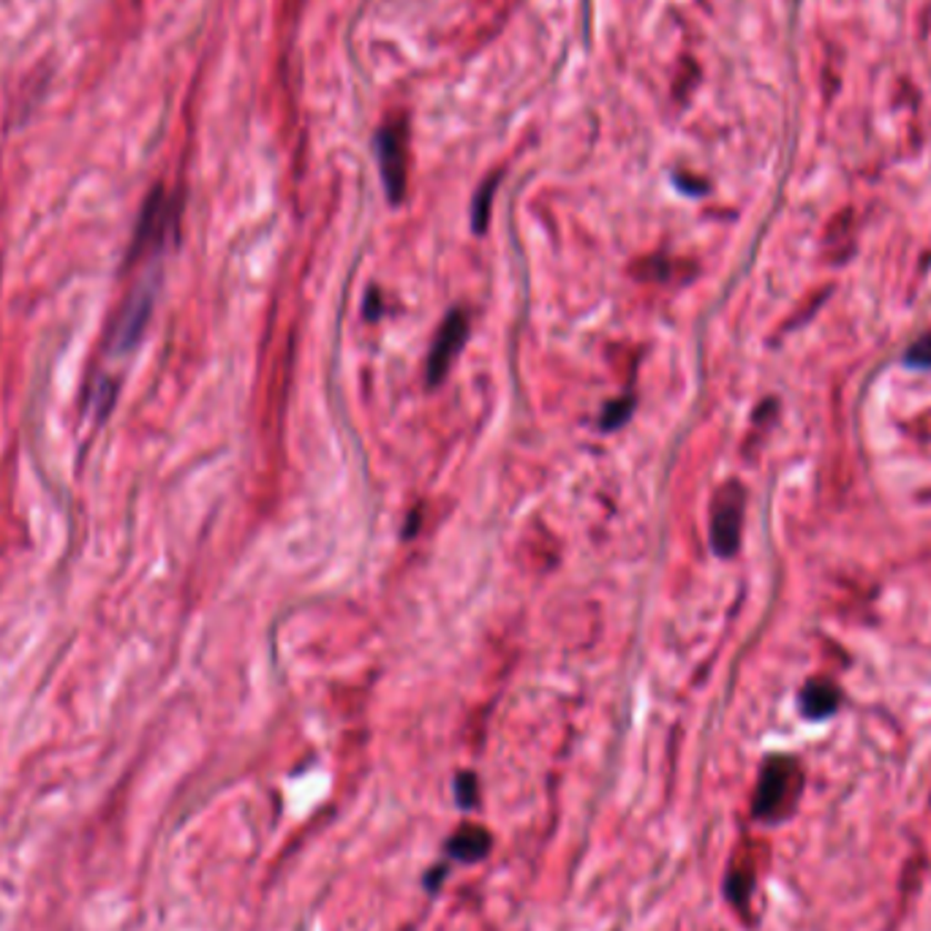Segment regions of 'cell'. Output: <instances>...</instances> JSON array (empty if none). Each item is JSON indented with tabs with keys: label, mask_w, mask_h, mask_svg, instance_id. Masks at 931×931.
Segmentation results:
<instances>
[{
	"label": "cell",
	"mask_w": 931,
	"mask_h": 931,
	"mask_svg": "<svg viewBox=\"0 0 931 931\" xmlns=\"http://www.w3.org/2000/svg\"><path fill=\"white\" fill-rule=\"evenodd\" d=\"M904 362L912 368H923V371H931V330L927 332V336L918 338V341L912 343L910 349H907Z\"/></svg>",
	"instance_id": "obj_12"
},
{
	"label": "cell",
	"mask_w": 931,
	"mask_h": 931,
	"mask_svg": "<svg viewBox=\"0 0 931 931\" xmlns=\"http://www.w3.org/2000/svg\"><path fill=\"white\" fill-rule=\"evenodd\" d=\"M803 788V771L790 754H773L760 768L752 798V814L763 822H782L793 814Z\"/></svg>",
	"instance_id": "obj_1"
},
{
	"label": "cell",
	"mask_w": 931,
	"mask_h": 931,
	"mask_svg": "<svg viewBox=\"0 0 931 931\" xmlns=\"http://www.w3.org/2000/svg\"><path fill=\"white\" fill-rule=\"evenodd\" d=\"M174 229V204L167 197L164 189H156L144 202L142 216H139L134 243H131V259L142 257V253L161 251L167 238Z\"/></svg>",
	"instance_id": "obj_4"
},
{
	"label": "cell",
	"mask_w": 931,
	"mask_h": 931,
	"mask_svg": "<svg viewBox=\"0 0 931 931\" xmlns=\"http://www.w3.org/2000/svg\"><path fill=\"white\" fill-rule=\"evenodd\" d=\"M743 507H747V491L741 482H728L719 488L711 504V545L719 555H733L741 545Z\"/></svg>",
	"instance_id": "obj_2"
},
{
	"label": "cell",
	"mask_w": 931,
	"mask_h": 931,
	"mask_svg": "<svg viewBox=\"0 0 931 931\" xmlns=\"http://www.w3.org/2000/svg\"><path fill=\"white\" fill-rule=\"evenodd\" d=\"M153 298L156 289L150 283H142V287L134 289L126 300L123 311L114 319L110 330V349L112 352H129L131 347L139 341L144 328H148L150 311H153Z\"/></svg>",
	"instance_id": "obj_5"
},
{
	"label": "cell",
	"mask_w": 931,
	"mask_h": 931,
	"mask_svg": "<svg viewBox=\"0 0 931 931\" xmlns=\"http://www.w3.org/2000/svg\"><path fill=\"white\" fill-rule=\"evenodd\" d=\"M456 798H458V807L463 809H474L477 801H480V782H477V777L471 771H461L456 779Z\"/></svg>",
	"instance_id": "obj_11"
},
{
	"label": "cell",
	"mask_w": 931,
	"mask_h": 931,
	"mask_svg": "<svg viewBox=\"0 0 931 931\" xmlns=\"http://www.w3.org/2000/svg\"><path fill=\"white\" fill-rule=\"evenodd\" d=\"M377 159L390 202H401L407 193V123L392 120L377 131Z\"/></svg>",
	"instance_id": "obj_3"
},
{
	"label": "cell",
	"mask_w": 931,
	"mask_h": 931,
	"mask_svg": "<svg viewBox=\"0 0 931 931\" xmlns=\"http://www.w3.org/2000/svg\"><path fill=\"white\" fill-rule=\"evenodd\" d=\"M491 842L493 837L488 828L477 825V822H463V825L447 839V852H450L456 861L477 863L491 852Z\"/></svg>",
	"instance_id": "obj_8"
},
{
	"label": "cell",
	"mask_w": 931,
	"mask_h": 931,
	"mask_svg": "<svg viewBox=\"0 0 931 931\" xmlns=\"http://www.w3.org/2000/svg\"><path fill=\"white\" fill-rule=\"evenodd\" d=\"M466 336H469V319H466L463 311H452L450 317L444 319V324L439 328L437 341H433L431 354H428L426 377L431 384H439L444 379V373L450 371L452 360H456L458 352L463 349Z\"/></svg>",
	"instance_id": "obj_6"
},
{
	"label": "cell",
	"mask_w": 931,
	"mask_h": 931,
	"mask_svg": "<svg viewBox=\"0 0 931 931\" xmlns=\"http://www.w3.org/2000/svg\"><path fill=\"white\" fill-rule=\"evenodd\" d=\"M839 705H842V689L828 679L807 681L801 694H798V709H801V717L809 719V722L831 719L839 711Z\"/></svg>",
	"instance_id": "obj_7"
},
{
	"label": "cell",
	"mask_w": 931,
	"mask_h": 931,
	"mask_svg": "<svg viewBox=\"0 0 931 931\" xmlns=\"http://www.w3.org/2000/svg\"><path fill=\"white\" fill-rule=\"evenodd\" d=\"M499 180H501V174H493L491 180H485L482 189L477 191L474 204H471V227H474L477 234L485 232L488 219H491V204H493V193H495V186H499Z\"/></svg>",
	"instance_id": "obj_9"
},
{
	"label": "cell",
	"mask_w": 931,
	"mask_h": 931,
	"mask_svg": "<svg viewBox=\"0 0 931 931\" xmlns=\"http://www.w3.org/2000/svg\"><path fill=\"white\" fill-rule=\"evenodd\" d=\"M632 409H634L632 398H621V401L608 403V407H604V411H602L600 428H602V431H613V428L624 426V422L630 420Z\"/></svg>",
	"instance_id": "obj_10"
}]
</instances>
